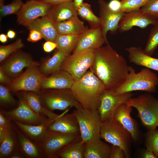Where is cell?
I'll list each match as a JSON object with an SVG mask.
<instances>
[{
  "instance_id": "obj_42",
  "label": "cell",
  "mask_w": 158,
  "mask_h": 158,
  "mask_svg": "<svg viewBox=\"0 0 158 158\" xmlns=\"http://www.w3.org/2000/svg\"><path fill=\"white\" fill-rule=\"evenodd\" d=\"M126 154L123 150L119 147L111 145L110 158H124Z\"/></svg>"
},
{
  "instance_id": "obj_39",
  "label": "cell",
  "mask_w": 158,
  "mask_h": 158,
  "mask_svg": "<svg viewBox=\"0 0 158 158\" xmlns=\"http://www.w3.org/2000/svg\"><path fill=\"white\" fill-rule=\"evenodd\" d=\"M10 90L3 85H0V102L1 105H12L16 101L11 94Z\"/></svg>"
},
{
  "instance_id": "obj_28",
  "label": "cell",
  "mask_w": 158,
  "mask_h": 158,
  "mask_svg": "<svg viewBox=\"0 0 158 158\" xmlns=\"http://www.w3.org/2000/svg\"><path fill=\"white\" fill-rule=\"evenodd\" d=\"M36 93L33 92L26 91L22 95L30 107L37 114L50 119H54L59 116L60 115L54 113L43 106L40 96Z\"/></svg>"
},
{
  "instance_id": "obj_38",
  "label": "cell",
  "mask_w": 158,
  "mask_h": 158,
  "mask_svg": "<svg viewBox=\"0 0 158 158\" xmlns=\"http://www.w3.org/2000/svg\"><path fill=\"white\" fill-rule=\"evenodd\" d=\"M21 0H13L11 3L5 5H0V12L2 17L10 14H17L21 9L23 4Z\"/></svg>"
},
{
  "instance_id": "obj_2",
  "label": "cell",
  "mask_w": 158,
  "mask_h": 158,
  "mask_svg": "<svg viewBox=\"0 0 158 158\" xmlns=\"http://www.w3.org/2000/svg\"><path fill=\"white\" fill-rule=\"evenodd\" d=\"M71 89L84 109L97 110L101 97L106 89L102 82L90 70L75 81Z\"/></svg>"
},
{
  "instance_id": "obj_9",
  "label": "cell",
  "mask_w": 158,
  "mask_h": 158,
  "mask_svg": "<svg viewBox=\"0 0 158 158\" xmlns=\"http://www.w3.org/2000/svg\"><path fill=\"white\" fill-rule=\"evenodd\" d=\"M35 63L19 76L11 80L9 89L14 92L19 91L39 92L41 84L45 75L41 73Z\"/></svg>"
},
{
  "instance_id": "obj_4",
  "label": "cell",
  "mask_w": 158,
  "mask_h": 158,
  "mask_svg": "<svg viewBox=\"0 0 158 158\" xmlns=\"http://www.w3.org/2000/svg\"><path fill=\"white\" fill-rule=\"evenodd\" d=\"M137 110L143 125L148 130L156 129L158 124V99L146 93L131 97L126 102Z\"/></svg>"
},
{
  "instance_id": "obj_46",
  "label": "cell",
  "mask_w": 158,
  "mask_h": 158,
  "mask_svg": "<svg viewBox=\"0 0 158 158\" xmlns=\"http://www.w3.org/2000/svg\"><path fill=\"white\" fill-rule=\"evenodd\" d=\"M11 80L8 75L0 68V82L1 83L9 84Z\"/></svg>"
},
{
  "instance_id": "obj_27",
  "label": "cell",
  "mask_w": 158,
  "mask_h": 158,
  "mask_svg": "<svg viewBox=\"0 0 158 158\" xmlns=\"http://www.w3.org/2000/svg\"><path fill=\"white\" fill-rule=\"evenodd\" d=\"M55 24L59 35H80L88 28L78 15Z\"/></svg>"
},
{
  "instance_id": "obj_16",
  "label": "cell",
  "mask_w": 158,
  "mask_h": 158,
  "mask_svg": "<svg viewBox=\"0 0 158 158\" xmlns=\"http://www.w3.org/2000/svg\"><path fill=\"white\" fill-rule=\"evenodd\" d=\"M107 39L103 35L101 27L87 28L80 35L77 44L72 54H76L89 49H95L102 46Z\"/></svg>"
},
{
  "instance_id": "obj_30",
  "label": "cell",
  "mask_w": 158,
  "mask_h": 158,
  "mask_svg": "<svg viewBox=\"0 0 158 158\" xmlns=\"http://www.w3.org/2000/svg\"><path fill=\"white\" fill-rule=\"evenodd\" d=\"M84 146L80 136L57 152L55 158H84Z\"/></svg>"
},
{
  "instance_id": "obj_17",
  "label": "cell",
  "mask_w": 158,
  "mask_h": 158,
  "mask_svg": "<svg viewBox=\"0 0 158 158\" xmlns=\"http://www.w3.org/2000/svg\"><path fill=\"white\" fill-rule=\"evenodd\" d=\"M35 63L27 53L17 52L8 59L0 67L8 75L13 76L17 75L24 68L30 67Z\"/></svg>"
},
{
  "instance_id": "obj_48",
  "label": "cell",
  "mask_w": 158,
  "mask_h": 158,
  "mask_svg": "<svg viewBox=\"0 0 158 158\" xmlns=\"http://www.w3.org/2000/svg\"><path fill=\"white\" fill-rule=\"evenodd\" d=\"M142 157L145 158H158L152 151L147 149L145 151Z\"/></svg>"
},
{
  "instance_id": "obj_11",
  "label": "cell",
  "mask_w": 158,
  "mask_h": 158,
  "mask_svg": "<svg viewBox=\"0 0 158 158\" xmlns=\"http://www.w3.org/2000/svg\"><path fill=\"white\" fill-rule=\"evenodd\" d=\"M133 95L131 92L118 94L114 90H105L101 97L97 110L102 122L113 118L117 108L126 102Z\"/></svg>"
},
{
  "instance_id": "obj_40",
  "label": "cell",
  "mask_w": 158,
  "mask_h": 158,
  "mask_svg": "<svg viewBox=\"0 0 158 158\" xmlns=\"http://www.w3.org/2000/svg\"><path fill=\"white\" fill-rule=\"evenodd\" d=\"M140 9L153 18L158 19V0H149Z\"/></svg>"
},
{
  "instance_id": "obj_1",
  "label": "cell",
  "mask_w": 158,
  "mask_h": 158,
  "mask_svg": "<svg viewBox=\"0 0 158 158\" xmlns=\"http://www.w3.org/2000/svg\"><path fill=\"white\" fill-rule=\"evenodd\" d=\"M129 67L125 58L108 43L95 49L94 61L90 69L106 89L115 90L126 80Z\"/></svg>"
},
{
  "instance_id": "obj_23",
  "label": "cell",
  "mask_w": 158,
  "mask_h": 158,
  "mask_svg": "<svg viewBox=\"0 0 158 158\" xmlns=\"http://www.w3.org/2000/svg\"><path fill=\"white\" fill-rule=\"evenodd\" d=\"M125 50L128 53L130 62L158 72V59L145 54L141 47H130Z\"/></svg>"
},
{
  "instance_id": "obj_12",
  "label": "cell",
  "mask_w": 158,
  "mask_h": 158,
  "mask_svg": "<svg viewBox=\"0 0 158 158\" xmlns=\"http://www.w3.org/2000/svg\"><path fill=\"white\" fill-rule=\"evenodd\" d=\"M52 5L42 1H28L16 14L18 23L27 27L37 18L47 16Z\"/></svg>"
},
{
  "instance_id": "obj_37",
  "label": "cell",
  "mask_w": 158,
  "mask_h": 158,
  "mask_svg": "<svg viewBox=\"0 0 158 158\" xmlns=\"http://www.w3.org/2000/svg\"><path fill=\"white\" fill-rule=\"evenodd\" d=\"M149 0H120L121 11L126 13L140 10Z\"/></svg>"
},
{
  "instance_id": "obj_49",
  "label": "cell",
  "mask_w": 158,
  "mask_h": 158,
  "mask_svg": "<svg viewBox=\"0 0 158 158\" xmlns=\"http://www.w3.org/2000/svg\"><path fill=\"white\" fill-rule=\"evenodd\" d=\"M25 157L20 151H16L13 154L10 158H23Z\"/></svg>"
},
{
  "instance_id": "obj_7",
  "label": "cell",
  "mask_w": 158,
  "mask_h": 158,
  "mask_svg": "<svg viewBox=\"0 0 158 158\" xmlns=\"http://www.w3.org/2000/svg\"><path fill=\"white\" fill-rule=\"evenodd\" d=\"M40 96L43 106L52 111H66L73 107L77 109L83 108L71 89H52Z\"/></svg>"
},
{
  "instance_id": "obj_26",
  "label": "cell",
  "mask_w": 158,
  "mask_h": 158,
  "mask_svg": "<svg viewBox=\"0 0 158 158\" xmlns=\"http://www.w3.org/2000/svg\"><path fill=\"white\" fill-rule=\"evenodd\" d=\"M84 158H110L111 146L100 139L84 143Z\"/></svg>"
},
{
  "instance_id": "obj_29",
  "label": "cell",
  "mask_w": 158,
  "mask_h": 158,
  "mask_svg": "<svg viewBox=\"0 0 158 158\" xmlns=\"http://www.w3.org/2000/svg\"><path fill=\"white\" fill-rule=\"evenodd\" d=\"M18 151L17 138L12 124V128L0 139V158H10Z\"/></svg>"
},
{
  "instance_id": "obj_18",
  "label": "cell",
  "mask_w": 158,
  "mask_h": 158,
  "mask_svg": "<svg viewBox=\"0 0 158 158\" xmlns=\"http://www.w3.org/2000/svg\"><path fill=\"white\" fill-rule=\"evenodd\" d=\"M12 126L16 136L19 150L25 157L38 158L45 157L40 144L27 137L15 124H12Z\"/></svg>"
},
{
  "instance_id": "obj_22",
  "label": "cell",
  "mask_w": 158,
  "mask_h": 158,
  "mask_svg": "<svg viewBox=\"0 0 158 158\" xmlns=\"http://www.w3.org/2000/svg\"><path fill=\"white\" fill-rule=\"evenodd\" d=\"M55 119L37 125L26 124L17 121H12L26 135L40 145L47 135L48 127Z\"/></svg>"
},
{
  "instance_id": "obj_51",
  "label": "cell",
  "mask_w": 158,
  "mask_h": 158,
  "mask_svg": "<svg viewBox=\"0 0 158 158\" xmlns=\"http://www.w3.org/2000/svg\"><path fill=\"white\" fill-rule=\"evenodd\" d=\"M7 35L9 38L12 39L16 37V33L13 30H10L8 31Z\"/></svg>"
},
{
  "instance_id": "obj_41",
  "label": "cell",
  "mask_w": 158,
  "mask_h": 158,
  "mask_svg": "<svg viewBox=\"0 0 158 158\" xmlns=\"http://www.w3.org/2000/svg\"><path fill=\"white\" fill-rule=\"evenodd\" d=\"M11 122L0 111V139L12 128Z\"/></svg>"
},
{
  "instance_id": "obj_20",
  "label": "cell",
  "mask_w": 158,
  "mask_h": 158,
  "mask_svg": "<svg viewBox=\"0 0 158 158\" xmlns=\"http://www.w3.org/2000/svg\"><path fill=\"white\" fill-rule=\"evenodd\" d=\"M132 107L126 103L121 104L115 111L113 118L130 133L133 140H136L138 136L139 130L135 121L130 115Z\"/></svg>"
},
{
  "instance_id": "obj_8",
  "label": "cell",
  "mask_w": 158,
  "mask_h": 158,
  "mask_svg": "<svg viewBox=\"0 0 158 158\" xmlns=\"http://www.w3.org/2000/svg\"><path fill=\"white\" fill-rule=\"evenodd\" d=\"M95 49H89L70 54L64 59L60 70L66 71L75 81L81 78L92 67L94 60Z\"/></svg>"
},
{
  "instance_id": "obj_53",
  "label": "cell",
  "mask_w": 158,
  "mask_h": 158,
  "mask_svg": "<svg viewBox=\"0 0 158 158\" xmlns=\"http://www.w3.org/2000/svg\"><path fill=\"white\" fill-rule=\"evenodd\" d=\"M4 0H0V5L4 4Z\"/></svg>"
},
{
  "instance_id": "obj_47",
  "label": "cell",
  "mask_w": 158,
  "mask_h": 158,
  "mask_svg": "<svg viewBox=\"0 0 158 158\" xmlns=\"http://www.w3.org/2000/svg\"><path fill=\"white\" fill-rule=\"evenodd\" d=\"M73 0H42V1L49 3L52 5L66 2L73 1Z\"/></svg>"
},
{
  "instance_id": "obj_21",
  "label": "cell",
  "mask_w": 158,
  "mask_h": 158,
  "mask_svg": "<svg viewBox=\"0 0 158 158\" xmlns=\"http://www.w3.org/2000/svg\"><path fill=\"white\" fill-rule=\"evenodd\" d=\"M75 82L71 75L67 72L60 70L45 77L41 84V88L52 89H71Z\"/></svg>"
},
{
  "instance_id": "obj_10",
  "label": "cell",
  "mask_w": 158,
  "mask_h": 158,
  "mask_svg": "<svg viewBox=\"0 0 158 158\" xmlns=\"http://www.w3.org/2000/svg\"><path fill=\"white\" fill-rule=\"evenodd\" d=\"M0 111L11 121H17L30 125H38L52 120L35 112L28 106L22 96L19 97L17 107L8 111L1 109Z\"/></svg>"
},
{
  "instance_id": "obj_14",
  "label": "cell",
  "mask_w": 158,
  "mask_h": 158,
  "mask_svg": "<svg viewBox=\"0 0 158 158\" xmlns=\"http://www.w3.org/2000/svg\"><path fill=\"white\" fill-rule=\"evenodd\" d=\"M158 24V20L140 9L125 13L118 26V31L121 33L131 30L134 26L145 28L150 25Z\"/></svg>"
},
{
  "instance_id": "obj_13",
  "label": "cell",
  "mask_w": 158,
  "mask_h": 158,
  "mask_svg": "<svg viewBox=\"0 0 158 158\" xmlns=\"http://www.w3.org/2000/svg\"><path fill=\"white\" fill-rule=\"evenodd\" d=\"M80 136L48 130L45 138L40 145L45 157L55 158L57 152Z\"/></svg>"
},
{
  "instance_id": "obj_43",
  "label": "cell",
  "mask_w": 158,
  "mask_h": 158,
  "mask_svg": "<svg viewBox=\"0 0 158 158\" xmlns=\"http://www.w3.org/2000/svg\"><path fill=\"white\" fill-rule=\"evenodd\" d=\"M42 38V36L39 31L32 29L30 30L27 40L29 42H35L41 40Z\"/></svg>"
},
{
  "instance_id": "obj_52",
  "label": "cell",
  "mask_w": 158,
  "mask_h": 158,
  "mask_svg": "<svg viewBox=\"0 0 158 158\" xmlns=\"http://www.w3.org/2000/svg\"><path fill=\"white\" fill-rule=\"evenodd\" d=\"M8 37L7 35L4 33H1L0 35V41L3 43L6 42L8 40Z\"/></svg>"
},
{
  "instance_id": "obj_35",
  "label": "cell",
  "mask_w": 158,
  "mask_h": 158,
  "mask_svg": "<svg viewBox=\"0 0 158 158\" xmlns=\"http://www.w3.org/2000/svg\"><path fill=\"white\" fill-rule=\"evenodd\" d=\"M23 46L24 44L20 39H17L15 42L9 44L0 46V62L4 61L11 54L15 53Z\"/></svg>"
},
{
  "instance_id": "obj_54",
  "label": "cell",
  "mask_w": 158,
  "mask_h": 158,
  "mask_svg": "<svg viewBox=\"0 0 158 158\" xmlns=\"http://www.w3.org/2000/svg\"><path fill=\"white\" fill-rule=\"evenodd\" d=\"M36 0V1H42V0Z\"/></svg>"
},
{
  "instance_id": "obj_56",
  "label": "cell",
  "mask_w": 158,
  "mask_h": 158,
  "mask_svg": "<svg viewBox=\"0 0 158 158\" xmlns=\"http://www.w3.org/2000/svg\"></svg>"
},
{
  "instance_id": "obj_32",
  "label": "cell",
  "mask_w": 158,
  "mask_h": 158,
  "mask_svg": "<svg viewBox=\"0 0 158 158\" xmlns=\"http://www.w3.org/2000/svg\"><path fill=\"white\" fill-rule=\"evenodd\" d=\"M81 34H59L56 41L57 50L70 54L75 49Z\"/></svg>"
},
{
  "instance_id": "obj_6",
  "label": "cell",
  "mask_w": 158,
  "mask_h": 158,
  "mask_svg": "<svg viewBox=\"0 0 158 158\" xmlns=\"http://www.w3.org/2000/svg\"><path fill=\"white\" fill-rule=\"evenodd\" d=\"M73 113L79 127L82 142L101 139L100 130L102 121L97 110L83 108L76 109Z\"/></svg>"
},
{
  "instance_id": "obj_15",
  "label": "cell",
  "mask_w": 158,
  "mask_h": 158,
  "mask_svg": "<svg viewBox=\"0 0 158 158\" xmlns=\"http://www.w3.org/2000/svg\"><path fill=\"white\" fill-rule=\"evenodd\" d=\"M98 4L101 30L103 35L107 39L108 31L112 34L116 33L119 23L125 13L112 11L109 8L108 3L104 0H99Z\"/></svg>"
},
{
  "instance_id": "obj_34",
  "label": "cell",
  "mask_w": 158,
  "mask_h": 158,
  "mask_svg": "<svg viewBox=\"0 0 158 158\" xmlns=\"http://www.w3.org/2000/svg\"><path fill=\"white\" fill-rule=\"evenodd\" d=\"M158 46V24L152 28L144 49L146 54L152 56Z\"/></svg>"
},
{
  "instance_id": "obj_25",
  "label": "cell",
  "mask_w": 158,
  "mask_h": 158,
  "mask_svg": "<svg viewBox=\"0 0 158 158\" xmlns=\"http://www.w3.org/2000/svg\"><path fill=\"white\" fill-rule=\"evenodd\" d=\"M76 15H78L77 10L73 2L71 1L52 5L47 16L56 23L65 21Z\"/></svg>"
},
{
  "instance_id": "obj_31",
  "label": "cell",
  "mask_w": 158,
  "mask_h": 158,
  "mask_svg": "<svg viewBox=\"0 0 158 158\" xmlns=\"http://www.w3.org/2000/svg\"><path fill=\"white\" fill-rule=\"evenodd\" d=\"M69 55L63 51L57 50L51 57L42 64L40 71L45 75L52 74L59 71L64 60Z\"/></svg>"
},
{
  "instance_id": "obj_50",
  "label": "cell",
  "mask_w": 158,
  "mask_h": 158,
  "mask_svg": "<svg viewBox=\"0 0 158 158\" xmlns=\"http://www.w3.org/2000/svg\"><path fill=\"white\" fill-rule=\"evenodd\" d=\"M73 2L77 10L84 2L83 0H73Z\"/></svg>"
},
{
  "instance_id": "obj_19",
  "label": "cell",
  "mask_w": 158,
  "mask_h": 158,
  "mask_svg": "<svg viewBox=\"0 0 158 158\" xmlns=\"http://www.w3.org/2000/svg\"><path fill=\"white\" fill-rule=\"evenodd\" d=\"M68 109L56 118L49 125L48 129L52 131L80 135L79 124L73 113L65 114Z\"/></svg>"
},
{
  "instance_id": "obj_33",
  "label": "cell",
  "mask_w": 158,
  "mask_h": 158,
  "mask_svg": "<svg viewBox=\"0 0 158 158\" xmlns=\"http://www.w3.org/2000/svg\"><path fill=\"white\" fill-rule=\"evenodd\" d=\"M78 16L87 22L90 28H95L101 26L99 17L96 16L93 12L90 5L83 2L77 10Z\"/></svg>"
},
{
  "instance_id": "obj_36",
  "label": "cell",
  "mask_w": 158,
  "mask_h": 158,
  "mask_svg": "<svg viewBox=\"0 0 158 158\" xmlns=\"http://www.w3.org/2000/svg\"><path fill=\"white\" fill-rule=\"evenodd\" d=\"M145 145L158 158V130L148 131L145 136Z\"/></svg>"
},
{
  "instance_id": "obj_55",
  "label": "cell",
  "mask_w": 158,
  "mask_h": 158,
  "mask_svg": "<svg viewBox=\"0 0 158 158\" xmlns=\"http://www.w3.org/2000/svg\"></svg>"
},
{
  "instance_id": "obj_5",
  "label": "cell",
  "mask_w": 158,
  "mask_h": 158,
  "mask_svg": "<svg viewBox=\"0 0 158 158\" xmlns=\"http://www.w3.org/2000/svg\"><path fill=\"white\" fill-rule=\"evenodd\" d=\"M101 138L112 145L118 146L124 151L126 157H130L132 140L130 133L113 118L102 122Z\"/></svg>"
},
{
  "instance_id": "obj_44",
  "label": "cell",
  "mask_w": 158,
  "mask_h": 158,
  "mask_svg": "<svg viewBox=\"0 0 158 158\" xmlns=\"http://www.w3.org/2000/svg\"><path fill=\"white\" fill-rule=\"evenodd\" d=\"M109 8L112 11L115 12L122 11L121 5L120 0H111L107 4Z\"/></svg>"
},
{
  "instance_id": "obj_3",
  "label": "cell",
  "mask_w": 158,
  "mask_h": 158,
  "mask_svg": "<svg viewBox=\"0 0 158 158\" xmlns=\"http://www.w3.org/2000/svg\"><path fill=\"white\" fill-rule=\"evenodd\" d=\"M125 81L114 90L121 94L135 91L154 92L158 87V76L150 69L143 68L138 73L131 66Z\"/></svg>"
},
{
  "instance_id": "obj_45",
  "label": "cell",
  "mask_w": 158,
  "mask_h": 158,
  "mask_svg": "<svg viewBox=\"0 0 158 158\" xmlns=\"http://www.w3.org/2000/svg\"><path fill=\"white\" fill-rule=\"evenodd\" d=\"M57 45L56 42L51 41H46L43 45V48L46 52L49 53L56 48Z\"/></svg>"
},
{
  "instance_id": "obj_24",
  "label": "cell",
  "mask_w": 158,
  "mask_h": 158,
  "mask_svg": "<svg viewBox=\"0 0 158 158\" xmlns=\"http://www.w3.org/2000/svg\"><path fill=\"white\" fill-rule=\"evenodd\" d=\"M27 28L29 30H36L41 34L43 38L46 41L56 42L58 35L55 23L47 16L39 18L35 20Z\"/></svg>"
}]
</instances>
